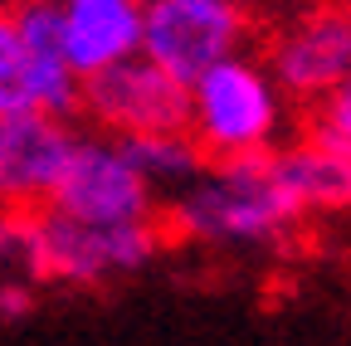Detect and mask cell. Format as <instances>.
<instances>
[{"label": "cell", "mask_w": 351, "mask_h": 346, "mask_svg": "<svg viewBox=\"0 0 351 346\" xmlns=\"http://www.w3.org/2000/svg\"><path fill=\"white\" fill-rule=\"evenodd\" d=\"M244 34L249 15L239 10V0H142L137 54L191 88L210 64L239 54Z\"/></svg>", "instance_id": "cell-4"}, {"label": "cell", "mask_w": 351, "mask_h": 346, "mask_svg": "<svg viewBox=\"0 0 351 346\" xmlns=\"http://www.w3.org/2000/svg\"><path fill=\"white\" fill-rule=\"evenodd\" d=\"M49 210L69 214L78 225H137L161 220L156 186L122 156L112 137H78L64 176L54 186Z\"/></svg>", "instance_id": "cell-5"}, {"label": "cell", "mask_w": 351, "mask_h": 346, "mask_svg": "<svg viewBox=\"0 0 351 346\" xmlns=\"http://www.w3.org/2000/svg\"><path fill=\"white\" fill-rule=\"evenodd\" d=\"M39 214V210H34ZM34 214L0 210V278H29L39 283V244H34ZM44 288V283H39Z\"/></svg>", "instance_id": "cell-13"}, {"label": "cell", "mask_w": 351, "mask_h": 346, "mask_svg": "<svg viewBox=\"0 0 351 346\" xmlns=\"http://www.w3.org/2000/svg\"><path fill=\"white\" fill-rule=\"evenodd\" d=\"M307 137H317V142H327V147L351 151V73L337 83L327 98L313 103V127H307Z\"/></svg>", "instance_id": "cell-14"}, {"label": "cell", "mask_w": 351, "mask_h": 346, "mask_svg": "<svg viewBox=\"0 0 351 346\" xmlns=\"http://www.w3.org/2000/svg\"><path fill=\"white\" fill-rule=\"evenodd\" d=\"M186 132L205 161H230L274 151L283 132V93L274 73L249 54H230L210 64L186 88Z\"/></svg>", "instance_id": "cell-2"}, {"label": "cell", "mask_w": 351, "mask_h": 346, "mask_svg": "<svg viewBox=\"0 0 351 346\" xmlns=\"http://www.w3.org/2000/svg\"><path fill=\"white\" fill-rule=\"evenodd\" d=\"M298 220L302 205L278 171V151L205 161V171L181 186V195L161 214L166 234L200 244H269L283 239Z\"/></svg>", "instance_id": "cell-1"}, {"label": "cell", "mask_w": 351, "mask_h": 346, "mask_svg": "<svg viewBox=\"0 0 351 346\" xmlns=\"http://www.w3.org/2000/svg\"><path fill=\"white\" fill-rule=\"evenodd\" d=\"M186 83L166 78L156 64L122 59L78 88V112L93 117L103 137H147V132H186Z\"/></svg>", "instance_id": "cell-6"}, {"label": "cell", "mask_w": 351, "mask_h": 346, "mask_svg": "<svg viewBox=\"0 0 351 346\" xmlns=\"http://www.w3.org/2000/svg\"><path fill=\"white\" fill-rule=\"evenodd\" d=\"M39 244V283L44 288H98L127 273H142L166 249L161 220L137 225H78L59 210L34 214Z\"/></svg>", "instance_id": "cell-3"}, {"label": "cell", "mask_w": 351, "mask_h": 346, "mask_svg": "<svg viewBox=\"0 0 351 346\" xmlns=\"http://www.w3.org/2000/svg\"><path fill=\"white\" fill-rule=\"evenodd\" d=\"M39 283L29 278H0V322H29L39 312Z\"/></svg>", "instance_id": "cell-15"}, {"label": "cell", "mask_w": 351, "mask_h": 346, "mask_svg": "<svg viewBox=\"0 0 351 346\" xmlns=\"http://www.w3.org/2000/svg\"><path fill=\"white\" fill-rule=\"evenodd\" d=\"M278 171H283L293 200L302 205V214L351 210V151L327 147L317 137H302L298 147L278 151Z\"/></svg>", "instance_id": "cell-11"}, {"label": "cell", "mask_w": 351, "mask_h": 346, "mask_svg": "<svg viewBox=\"0 0 351 346\" xmlns=\"http://www.w3.org/2000/svg\"><path fill=\"white\" fill-rule=\"evenodd\" d=\"M112 142L156 190L161 186H191L205 171V156L191 142V132H147V137H112Z\"/></svg>", "instance_id": "cell-12"}, {"label": "cell", "mask_w": 351, "mask_h": 346, "mask_svg": "<svg viewBox=\"0 0 351 346\" xmlns=\"http://www.w3.org/2000/svg\"><path fill=\"white\" fill-rule=\"evenodd\" d=\"M78 88H83V78L54 54H34L15 29V15L0 10V117L44 112V117L73 122Z\"/></svg>", "instance_id": "cell-9"}, {"label": "cell", "mask_w": 351, "mask_h": 346, "mask_svg": "<svg viewBox=\"0 0 351 346\" xmlns=\"http://www.w3.org/2000/svg\"><path fill=\"white\" fill-rule=\"evenodd\" d=\"M59 49L78 78L137 59L142 0H59Z\"/></svg>", "instance_id": "cell-10"}, {"label": "cell", "mask_w": 351, "mask_h": 346, "mask_svg": "<svg viewBox=\"0 0 351 346\" xmlns=\"http://www.w3.org/2000/svg\"><path fill=\"white\" fill-rule=\"evenodd\" d=\"M278 93L313 108L351 73V5H317L293 20L274 45L269 64Z\"/></svg>", "instance_id": "cell-7"}, {"label": "cell", "mask_w": 351, "mask_h": 346, "mask_svg": "<svg viewBox=\"0 0 351 346\" xmlns=\"http://www.w3.org/2000/svg\"><path fill=\"white\" fill-rule=\"evenodd\" d=\"M78 132L44 112L0 117V210H49Z\"/></svg>", "instance_id": "cell-8"}]
</instances>
